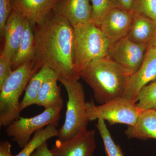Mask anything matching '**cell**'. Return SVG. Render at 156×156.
I'll return each instance as SVG.
<instances>
[{
    "label": "cell",
    "instance_id": "1",
    "mask_svg": "<svg viewBox=\"0 0 156 156\" xmlns=\"http://www.w3.org/2000/svg\"><path fill=\"white\" fill-rule=\"evenodd\" d=\"M33 30L37 70L48 66L56 73L58 81L79 80L80 77L75 65L74 31L69 23L53 11Z\"/></svg>",
    "mask_w": 156,
    "mask_h": 156
},
{
    "label": "cell",
    "instance_id": "2",
    "mask_svg": "<svg viewBox=\"0 0 156 156\" xmlns=\"http://www.w3.org/2000/svg\"><path fill=\"white\" fill-rule=\"evenodd\" d=\"M132 73L107 57L87 66L80 77L91 87L95 100L103 104L123 97Z\"/></svg>",
    "mask_w": 156,
    "mask_h": 156
},
{
    "label": "cell",
    "instance_id": "3",
    "mask_svg": "<svg viewBox=\"0 0 156 156\" xmlns=\"http://www.w3.org/2000/svg\"><path fill=\"white\" fill-rule=\"evenodd\" d=\"M33 61L14 70L0 87V126L6 127L20 117V98L29 81L37 72Z\"/></svg>",
    "mask_w": 156,
    "mask_h": 156
},
{
    "label": "cell",
    "instance_id": "4",
    "mask_svg": "<svg viewBox=\"0 0 156 156\" xmlns=\"http://www.w3.org/2000/svg\"><path fill=\"white\" fill-rule=\"evenodd\" d=\"M74 28L75 65L80 74L93 62L107 57L110 43L92 21Z\"/></svg>",
    "mask_w": 156,
    "mask_h": 156
},
{
    "label": "cell",
    "instance_id": "5",
    "mask_svg": "<svg viewBox=\"0 0 156 156\" xmlns=\"http://www.w3.org/2000/svg\"><path fill=\"white\" fill-rule=\"evenodd\" d=\"M64 86L68 95L64 124L58 130V140L67 141L87 128L89 121L85 93L83 85L79 80L59 81Z\"/></svg>",
    "mask_w": 156,
    "mask_h": 156
},
{
    "label": "cell",
    "instance_id": "6",
    "mask_svg": "<svg viewBox=\"0 0 156 156\" xmlns=\"http://www.w3.org/2000/svg\"><path fill=\"white\" fill-rule=\"evenodd\" d=\"M87 108L90 122L102 119L111 126L116 124L134 126L142 110L136 103L124 97L98 106L95 105L92 100L87 102Z\"/></svg>",
    "mask_w": 156,
    "mask_h": 156
},
{
    "label": "cell",
    "instance_id": "7",
    "mask_svg": "<svg viewBox=\"0 0 156 156\" xmlns=\"http://www.w3.org/2000/svg\"><path fill=\"white\" fill-rule=\"evenodd\" d=\"M62 108L45 109L41 113L31 118L20 117L6 126V134L22 149L29 142L31 135L36 131L50 124L58 126Z\"/></svg>",
    "mask_w": 156,
    "mask_h": 156
},
{
    "label": "cell",
    "instance_id": "8",
    "mask_svg": "<svg viewBox=\"0 0 156 156\" xmlns=\"http://www.w3.org/2000/svg\"><path fill=\"white\" fill-rule=\"evenodd\" d=\"M147 47L148 44L134 43L126 37L110 44L107 57L133 75L142 64Z\"/></svg>",
    "mask_w": 156,
    "mask_h": 156
},
{
    "label": "cell",
    "instance_id": "9",
    "mask_svg": "<svg viewBox=\"0 0 156 156\" xmlns=\"http://www.w3.org/2000/svg\"><path fill=\"white\" fill-rule=\"evenodd\" d=\"M156 80V47L148 45L145 57L138 69L128 81L123 97L136 103L140 92Z\"/></svg>",
    "mask_w": 156,
    "mask_h": 156
},
{
    "label": "cell",
    "instance_id": "10",
    "mask_svg": "<svg viewBox=\"0 0 156 156\" xmlns=\"http://www.w3.org/2000/svg\"><path fill=\"white\" fill-rule=\"evenodd\" d=\"M95 134V130L85 128L67 141L57 140L50 151L53 156H93L96 147Z\"/></svg>",
    "mask_w": 156,
    "mask_h": 156
},
{
    "label": "cell",
    "instance_id": "11",
    "mask_svg": "<svg viewBox=\"0 0 156 156\" xmlns=\"http://www.w3.org/2000/svg\"><path fill=\"white\" fill-rule=\"evenodd\" d=\"M132 19L133 12L116 7L107 14L99 27L111 44L127 37Z\"/></svg>",
    "mask_w": 156,
    "mask_h": 156
},
{
    "label": "cell",
    "instance_id": "12",
    "mask_svg": "<svg viewBox=\"0 0 156 156\" xmlns=\"http://www.w3.org/2000/svg\"><path fill=\"white\" fill-rule=\"evenodd\" d=\"M53 11L73 28L91 21L92 6L89 0H58Z\"/></svg>",
    "mask_w": 156,
    "mask_h": 156
},
{
    "label": "cell",
    "instance_id": "13",
    "mask_svg": "<svg viewBox=\"0 0 156 156\" xmlns=\"http://www.w3.org/2000/svg\"><path fill=\"white\" fill-rule=\"evenodd\" d=\"M58 0H12V11L25 18L33 28L53 11Z\"/></svg>",
    "mask_w": 156,
    "mask_h": 156
},
{
    "label": "cell",
    "instance_id": "14",
    "mask_svg": "<svg viewBox=\"0 0 156 156\" xmlns=\"http://www.w3.org/2000/svg\"><path fill=\"white\" fill-rule=\"evenodd\" d=\"M26 19L12 11L5 26L4 44L1 55L12 60L19 48L25 28Z\"/></svg>",
    "mask_w": 156,
    "mask_h": 156
},
{
    "label": "cell",
    "instance_id": "15",
    "mask_svg": "<svg viewBox=\"0 0 156 156\" xmlns=\"http://www.w3.org/2000/svg\"><path fill=\"white\" fill-rule=\"evenodd\" d=\"M125 134L129 139L156 140V109L141 111L136 122L134 126H129Z\"/></svg>",
    "mask_w": 156,
    "mask_h": 156
},
{
    "label": "cell",
    "instance_id": "16",
    "mask_svg": "<svg viewBox=\"0 0 156 156\" xmlns=\"http://www.w3.org/2000/svg\"><path fill=\"white\" fill-rule=\"evenodd\" d=\"M58 77L56 73L50 68L44 66L32 76L25 89V94L20 104L21 112L23 109L32 105L35 101L42 85L46 80L50 78Z\"/></svg>",
    "mask_w": 156,
    "mask_h": 156
},
{
    "label": "cell",
    "instance_id": "17",
    "mask_svg": "<svg viewBox=\"0 0 156 156\" xmlns=\"http://www.w3.org/2000/svg\"><path fill=\"white\" fill-rule=\"evenodd\" d=\"M156 33V24L150 19L133 12L132 23L127 37L140 44H148Z\"/></svg>",
    "mask_w": 156,
    "mask_h": 156
},
{
    "label": "cell",
    "instance_id": "18",
    "mask_svg": "<svg viewBox=\"0 0 156 156\" xmlns=\"http://www.w3.org/2000/svg\"><path fill=\"white\" fill-rule=\"evenodd\" d=\"M35 55V44L33 28L26 20L19 48L11 60L13 70L28 62L33 61Z\"/></svg>",
    "mask_w": 156,
    "mask_h": 156
},
{
    "label": "cell",
    "instance_id": "19",
    "mask_svg": "<svg viewBox=\"0 0 156 156\" xmlns=\"http://www.w3.org/2000/svg\"><path fill=\"white\" fill-rule=\"evenodd\" d=\"M57 78H50L42 85L34 105L43 106L45 109L63 107V98L61 91L57 84Z\"/></svg>",
    "mask_w": 156,
    "mask_h": 156
},
{
    "label": "cell",
    "instance_id": "20",
    "mask_svg": "<svg viewBox=\"0 0 156 156\" xmlns=\"http://www.w3.org/2000/svg\"><path fill=\"white\" fill-rule=\"evenodd\" d=\"M57 126L50 124L36 131L32 138L27 145L23 148L22 150L14 156H31L37 148L48 140L54 136H58V130Z\"/></svg>",
    "mask_w": 156,
    "mask_h": 156
},
{
    "label": "cell",
    "instance_id": "21",
    "mask_svg": "<svg viewBox=\"0 0 156 156\" xmlns=\"http://www.w3.org/2000/svg\"><path fill=\"white\" fill-rule=\"evenodd\" d=\"M96 127L102 138L106 156H124L120 146L112 138L105 121L102 119H98Z\"/></svg>",
    "mask_w": 156,
    "mask_h": 156
},
{
    "label": "cell",
    "instance_id": "22",
    "mask_svg": "<svg viewBox=\"0 0 156 156\" xmlns=\"http://www.w3.org/2000/svg\"><path fill=\"white\" fill-rule=\"evenodd\" d=\"M91 21L98 27L112 9L117 7L116 0H91Z\"/></svg>",
    "mask_w": 156,
    "mask_h": 156
},
{
    "label": "cell",
    "instance_id": "23",
    "mask_svg": "<svg viewBox=\"0 0 156 156\" xmlns=\"http://www.w3.org/2000/svg\"><path fill=\"white\" fill-rule=\"evenodd\" d=\"M136 105L141 110L156 109V80L144 87L140 92Z\"/></svg>",
    "mask_w": 156,
    "mask_h": 156
},
{
    "label": "cell",
    "instance_id": "24",
    "mask_svg": "<svg viewBox=\"0 0 156 156\" xmlns=\"http://www.w3.org/2000/svg\"><path fill=\"white\" fill-rule=\"evenodd\" d=\"M133 12L150 19L156 24V0H135Z\"/></svg>",
    "mask_w": 156,
    "mask_h": 156
},
{
    "label": "cell",
    "instance_id": "25",
    "mask_svg": "<svg viewBox=\"0 0 156 156\" xmlns=\"http://www.w3.org/2000/svg\"><path fill=\"white\" fill-rule=\"evenodd\" d=\"M12 0H0V36L3 38L6 22L12 11Z\"/></svg>",
    "mask_w": 156,
    "mask_h": 156
},
{
    "label": "cell",
    "instance_id": "26",
    "mask_svg": "<svg viewBox=\"0 0 156 156\" xmlns=\"http://www.w3.org/2000/svg\"><path fill=\"white\" fill-rule=\"evenodd\" d=\"M13 71L11 60L0 55V87L3 86Z\"/></svg>",
    "mask_w": 156,
    "mask_h": 156
},
{
    "label": "cell",
    "instance_id": "27",
    "mask_svg": "<svg viewBox=\"0 0 156 156\" xmlns=\"http://www.w3.org/2000/svg\"><path fill=\"white\" fill-rule=\"evenodd\" d=\"M31 156H53L48 147L47 141L37 148Z\"/></svg>",
    "mask_w": 156,
    "mask_h": 156
},
{
    "label": "cell",
    "instance_id": "28",
    "mask_svg": "<svg viewBox=\"0 0 156 156\" xmlns=\"http://www.w3.org/2000/svg\"><path fill=\"white\" fill-rule=\"evenodd\" d=\"M117 7L128 12H133L135 0H116Z\"/></svg>",
    "mask_w": 156,
    "mask_h": 156
},
{
    "label": "cell",
    "instance_id": "29",
    "mask_svg": "<svg viewBox=\"0 0 156 156\" xmlns=\"http://www.w3.org/2000/svg\"><path fill=\"white\" fill-rule=\"evenodd\" d=\"M11 143L7 140H2L0 143V156H14L11 153Z\"/></svg>",
    "mask_w": 156,
    "mask_h": 156
},
{
    "label": "cell",
    "instance_id": "30",
    "mask_svg": "<svg viewBox=\"0 0 156 156\" xmlns=\"http://www.w3.org/2000/svg\"><path fill=\"white\" fill-rule=\"evenodd\" d=\"M148 45H151L156 47V33Z\"/></svg>",
    "mask_w": 156,
    "mask_h": 156
}]
</instances>
